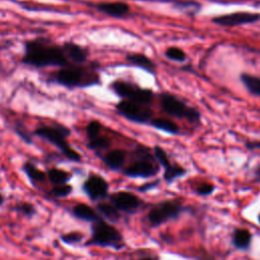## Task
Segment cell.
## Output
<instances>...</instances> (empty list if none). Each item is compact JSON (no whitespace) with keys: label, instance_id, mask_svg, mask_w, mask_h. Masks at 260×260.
<instances>
[{"label":"cell","instance_id":"cell-1","mask_svg":"<svg viewBox=\"0 0 260 260\" xmlns=\"http://www.w3.org/2000/svg\"><path fill=\"white\" fill-rule=\"evenodd\" d=\"M21 62L35 68H60L70 64L62 44L55 43L45 37H38L24 42Z\"/></svg>","mask_w":260,"mask_h":260},{"label":"cell","instance_id":"cell-2","mask_svg":"<svg viewBox=\"0 0 260 260\" xmlns=\"http://www.w3.org/2000/svg\"><path fill=\"white\" fill-rule=\"evenodd\" d=\"M49 81L67 88H85L101 83L98 64H68L49 75Z\"/></svg>","mask_w":260,"mask_h":260},{"label":"cell","instance_id":"cell-3","mask_svg":"<svg viewBox=\"0 0 260 260\" xmlns=\"http://www.w3.org/2000/svg\"><path fill=\"white\" fill-rule=\"evenodd\" d=\"M32 133L56 146L67 159L74 162H79L81 160V155L69 144L67 140L71 134V131L67 126L60 123L48 125L42 124L37 127Z\"/></svg>","mask_w":260,"mask_h":260},{"label":"cell","instance_id":"cell-4","mask_svg":"<svg viewBox=\"0 0 260 260\" xmlns=\"http://www.w3.org/2000/svg\"><path fill=\"white\" fill-rule=\"evenodd\" d=\"M133 153V159L122 169L124 176L132 179H149L158 174L159 165L149 148L144 145H137Z\"/></svg>","mask_w":260,"mask_h":260},{"label":"cell","instance_id":"cell-5","mask_svg":"<svg viewBox=\"0 0 260 260\" xmlns=\"http://www.w3.org/2000/svg\"><path fill=\"white\" fill-rule=\"evenodd\" d=\"M159 106L162 111L171 117L184 119L191 124L198 125L200 123L201 114L192 106H189L183 100L171 92H160L158 95Z\"/></svg>","mask_w":260,"mask_h":260},{"label":"cell","instance_id":"cell-6","mask_svg":"<svg viewBox=\"0 0 260 260\" xmlns=\"http://www.w3.org/2000/svg\"><path fill=\"white\" fill-rule=\"evenodd\" d=\"M86 244L115 250L125 247V241L120 231L104 219L91 223V237Z\"/></svg>","mask_w":260,"mask_h":260},{"label":"cell","instance_id":"cell-7","mask_svg":"<svg viewBox=\"0 0 260 260\" xmlns=\"http://www.w3.org/2000/svg\"><path fill=\"white\" fill-rule=\"evenodd\" d=\"M184 210L183 204L178 200H162L151 206L147 212L146 218L151 228H156L178 218Z\"/></svg>","mask_w":260,"mask_h":260},{"label":"cell","instance_id":"cell-8","mask_svg":"<svg viewBox=\"0 0 260 260\" xmlns=\"http://www.w3.org/2000/svg\"><path fill=\"white\" fill-rule=\"evenodd\" d=\"M110 88L122 100L137 102L145 105H150L154 98L152 89L144 88L138 84L126 80H114L110 84Z\"/></svg>","mask_w":260,"mask_h":260},{"label":"cell","instance_id":"cell-9","mask_svg":"<svg viewBox=\"0 0 260 260\" xmlns=\"http://www.w3.org/2000/svg\"><path fill=\"white\" fill-rule=\"evenodd\" d=\"M115 109L120 116L138 124H148L153 116V112L149 105L127 100H121L116 104Z\"/></svg>","mask_w":260,"mask_h":260},{"label":"cell","instance_id":"cell-10","mask_svg":"<svg viewBox=\"0 0 260 260\" xmlns=\"http://www.w3.org/2000/svg\"><path fill=\"white\" fill-rule=\"evenodd\" d=\"M153 155L159 167L164 169V180L168 184H172L177 179L184 177L187 174V170L184 167L171 161L169 155L162 147L155 145L153 147Z\"/></svg>","mask_w":260,"mask_h":260},{"label":"cell","instance_id":"cell-11","mask_svg":"<svg viewBox=\"0 0 260 260\" xmlns=\"http://www.w3.org/2000/svg\"><path fill=\"white\" fill-rule=\"evenodd\" d=\"M110 203L113 204L120 212L133 214L143 205L144 201L133 192L118 191L109 196Z\"/></svg>","mask_w":260,"mask_h":260},{"label":"cell","instance_id":"cell-12","mask_svg":"<svg viewBox=\"0 0 260 260\" xmlns=\"http://www.w3.org/2000/svg\"><path fill=\"white\" fill-rule=\"evenodd\" d=\"M260 20V13L250 11H236L228 14L217 15L211 18V22L223 26L235 27L239 25L251 24Z\"/></svg>","mask_w":260,"mask_h":260},{"label":"cell","instance_id":"cell-13","mask_svg":"<svg viewBox=\"0 0 260 260\" xmlns=\"http://www.w3.org/2000/svg\"><path fill=\"white\" fill-rule=\"evenodd\" d=\"M82 189L92 201L104 200L109 195V183L104 177L96 174H91L87 177L83 182Z\"/></svg>","mask_w":260,"mask_h":260},{"label":"cell","instance_id":"cell-14","mask_svg":"<svg viewBox=\"0 0 260 260\" xmlns=\"http://www.w3.org/2000/svg\"><path fill=\"white\" fill-rule=\"evenodd\" d=\"M91 7L101 13L115 18H125L131 14V7L128 3L123 1L113 2H98L90 3Z\"/></svg>","mask_w":260,"mask_h":260},{"label":"cell","instance_id":"cell-15","mask_svg":"<svg viewBox=\"0 0 260 260\" xmlns=\"http://www.w3.org/2000/svg\"><path fill=\"white\" fill-rule=\"evenodd\" d=\"M62 46L70 64H83L87 62L89 52L85 47L72 41L64 42Z\"/></svg>","mask_w":260,"mask_h":260},{"label":"cell","instance_id":"cell-16","mask_svg":"<svg viewBox=\"0 0 260 260\" xmlns=\"http://www.w3.org/2000/svg\"><path fill=\"white\" fill-rule=\"evenodd\" d=\"M127 152L124 149L115 148L108 150L105 154L101 155L103 162L112 171H120L124 168L126 162Z\"/></svg>","mask_w":260,"mask_h":260},{"label":"cell","instance_id":"cell-17","mask_svg":"<svg viewBox=\"0 0 260 260\" xmlns=\"http://www.w3.org/2000/svg\"><path fill=\"white\" fill-rule=\"evenodd\" d=\"M126 61L151 74L156 72V64L153 62V60L142 53H128L126 55Z\"/></svg>","mask_w":260,"mask_h":260},{"label":"cell","instance_id":"cell-18","mask_svg":"<svg viewBox=\"0 0 260 260\" xmlns=\"http://www.w3.org/2000/svg\"><path fill=\"white\" fill-rule=\"evenodd\" d=\"M233 246L241 251H248L252 244V234L249 230L243 228H237L232 234Z\"/></svg>","mask_w":260,"mask_h":260},{"label":"cell","instance_id":"cell-19","mask_svg":"<svg viewBox=\"0 0 260 260\" xmlns=\"http://www.w3.org/2000/svg\"><path fill=\"white\" fill-rule=\"evenodd\" d=\"M73 215L81 220L88 221V222H95L100 219H103V217L95 211L92 207L85 203H77L72 208Z\"/></svg>","mask_w":260,"mask_h":260},{"label":"cell","instance_id":"cell-20","mask_svg":"<svg viewBox=\"0 0 260 260\" xmlns=\"http://www.w3.org/2000/svg\"><path fill=\"white\" fill-rule=\"evenodd\" d=\"M148 125H150L154 129L172 135H177L180 133L179 126L169 118H152L148 122Z\"/></svg>","mask_w":260,"mask_h":260},{"label":"cell","instance_id":"cell-21","mask_svg":"<svg viewBox=\"0 0 260 260\" xmlns=\"http://www.w3.org/2000/svg\"><path fill=\"white\" fill-rule=\"evenodd\" d=\"M86 141L87 147L96 152L107 150L111 146V139L108 136L103 135L102 132L90 137H86Z\"/></svg>","mask_w":260,"mask_h":260},{"label":"cell","instance_id":"cell-22","mask_svg":"<svg viewBox=\"0 0 260 260\" xmlns=\"http://www.w3.org/2000/svg\"><path fill=\"white\" fill-rule=\"evenodd\" d=\"M240 79L245 88L256 96H260V76L249 73H241Z\"/></svg>","mask_w":260,"mask_h":260},{"label":"cell","instance_id":"cell-23","mask_svg":"<svg viewBox=\"0 0 260 260\" xmlns=\"http://www.w3.org/2000/svg\"><path fill=\"white\" fill-rule=\"evenodd\" d=\"M22 170L34 185L44 182L47 177V174L45 172L40 170L35 164H32L30 161L24 162L22 166Z\"/></svg>","mask_w":260,"mask_h":260},{"label":"cell","instance_id":"cell-24","mask_svg":"<svg viewBox=\"0 0 260 260\" xmlns=\"http://www.w3.org/2000/svg\"><path fill=\"white\" fill-rule=\"evenodd\" d=\"M98 213L103 217L110 221H118L121 217L120 211L110 202H100L96 205Z\"/></svg>","mask_w":260,"mask_h":260},{"label":"cell","instance_id":"cell-25","mask_svg":"<svg viewBox=\"0 0 260 260\" xmlns=\"http://www.w3.org/2000/svg\"><path fill=\"white\" fill-rule=\"evenodd\" d=\"M47 177L52 184L61 185V184H67V182L70 180L71 175L64 170H61L58 168H52L48 171Z\"/></svg>","mask_w":260,"mask_h":260},{"label":"cell","instance_id":"cell-26","mask_svg":"<svg viewBox=\"0 0 260 260\" xmlns=\"http://www.w3.org/2000/svg\"><path fill=\"white\" fill-rule=\"evenodd\" d=\"M13 129H14V132L16 133V135L20 139H22L24 142H26V143H31L32 142V138H31L32 133H30L28 131V129L25 127V125L21 121H16L14 123Z\"/></svg>","mask_w":260,"mask_h":260},{"label":"cell","instance_id":"cell-27","mask_svg":"<svg viewBox=\"0 0 260 260\" xmlns=\"http://www.w3.org/2000/svg\"><path fill=\"white\" fill-rule=\"evenodd\" d=\"M165 55L168 59H170L172 61H177V62H184L187 59L186 53L178 47L168 48L165 52Z\"/></svg>","mask_w":260,"mask_h":260},{"label":"cell","instance_id":"cell-28","mask_svg":"<svg viewBox=\"0 0 260 260\" xmlns=\"http://www.w3.org/2000/svg\"><path fill=\"white\" fill-rule=\"evenodd\" d=\"M214 190L215 187L213 184L209 182H202L195 188L194 192L198 196H209L214 192Z\"/></svg>","mask_w":260,"mask_h":260},{"label":"cell","instance_id":"cell-29","mask_svg":"<svg viewBox=\"0 0 260 260\" xmlns=\"http://www.w3.org/2000/svg\"><path fill=\"white\" fill-rule=\"evenodd\" d=\"M72 192V187L69 184L54 185L52 189V194L56 197H66Z\"/></svg>","mask_w":260,"mask_h":260},{"label":"cell","instance_id":"cell-30","mask_svg":"<svg viewBox=\"0 0 260 260\" xmlns=\"http://www.w3.org/2000/svg\"><path fill=\"white\" fill-rule=\"evenodd\" d=\"M15 210L18 212H21L25 216H32L36 213V208L32 204L28 202H21L18 205H16Z\"/></svg>","mask_w":260,"mask_h":260},{"label":"cell","instance_id":"cell-31","mask_svg":"<svg viewBox=\"0 0 260 260\" xmlns=\"http://www.w3.org/2000/svg\"><path fill=\"white\" fill-rule=\"evenodd\" d=\"M82 238H83V235L81 233L71 232L63 235L61 237V240L66 244H76V243H79L82 240Z\"/></svg>","mask_w":260,"mask_h":260},{"label":"cell","instance_id":"cell-32","mask_svg":"<svg viewBox=\"0 0 260 260\" xmlns=\"http://www.w3.org/2000/svg\"><path fill=\"white\" fill-rule=\"evenodd\" d=\"M157 184H158V181H151V182H148V183H145V184L139 186L137 190L139 192H147V191L155 188L157 186Z\"/></svg>","mask_w":260,"mask_h":260},{"label":"cell","instance_id":"cell-33","mask_svg":"<svg viewBox=\"0 0 260 260\" xmlns=\"http://www.w3.org/2000/svg\"><path fill=\"white\" fill-rule=\"evenodd\" d=\"M245 146L250 149V150H254V149H260V140H252V141H247L245 143Z\"/></svg>","mask_w":260,"mask_h":260},{"label":"cell","instance_id":"cell-34","mask_svg":"<svg viewBox=\"0 0 260 260\" xmlns=\"http://www.w3.org/2000/svg\"><path fill=\"white\" fill-rule=\"evenodd\" d=\"M137 260H158V258L153 255H144L139 257Z\"/></svg>","mask_w":260,"mask_h":260},{"label":"cell","instance_id":"cell-35","mask_svg":"<svg viewBox=\"0 0 260 260\" xmlns=\"http://www.w3.org/2000/svg\"><path fill=\"white\" fill-rule=\"evenodd\" d=\"M254 177H255V180L260 182V166H257L255 169H254Z\"/></svg>","mask_w":260,"mask_h":260},{"label":"cell","instance_id":"cell-36","mask_svg":"<svg viewBox=\"0 0 260 260\" xmlns=\"http://www.w3.org/2000/svg\"><path fill=\"white\" fill-rule=\"evenodd\" d=\"M197 260H214V259L209 256H203V257H199Z\"/></svg>","mask_w":260,"mask_h":260},{"label":"cell","instance_id":"cell-37","mask_svg":"<svg viewBox=\"0 0 260 260\" xmlns=\"http://www.w3.org/2000/svg\"><path fill=\"white\" fill-rule=\"evenodd\" d=\"M4 203V197H3V195L0 193V205H2Z\"/></svg>","mask_w":260,"mask_h":260},{"label":"cell","instance_id":"cell-38","mask_svg":"<svg viewBox=\"0 0 260 260\" xmlns=\"http://www.w3.org/2000/svg\"><path fill=\"white\" fill-rule=\"evenodd\" d=\"M134 1H154V0H134Z\"/></svg>","mask_w":260,"mask_h":260},{"label":"cell","instance_id":"cell-39","mask_svg":"<svg viewBox=\"0 0 260 260\" xmlns=\"http://www.w3.org/2000/svg\"><path fill=\"white\" fill-rule=\"evenodd\" d=\"M258 221H259V223H260V214L258 215Z\"/></svg>","mask_w":260,"mask_h":260}]
</instances>
